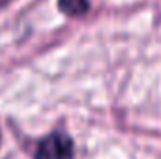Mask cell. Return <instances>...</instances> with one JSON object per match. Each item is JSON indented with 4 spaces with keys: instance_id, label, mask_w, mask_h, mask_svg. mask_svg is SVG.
I'll use <instances>...</instances> for the list:
<instances>
[{
    "instance_id": "1",
    "label": "cell",
    "mask_w": 161,
    "mask_h": 159,
    "mask_svg": "<svg viewBox=\"0 0 161 159\" xmlns=\"http://www.w3.org/2000/svg\"><path fill=\"white\" fill-rule=\"evenodd\" d=\"M34 159H73V142L64 133H51L40 142Z\"/></svg>"
},
{
    "instance_id": "2",
    "label": "cell",
    "mask_w": 161,
    "mask_h": 159,
    "mask_svg": "<svg viewBox=\"0 0 161 159\" xmlns=\"http://www.w3.org/2000/svg\"><path fill=\"white\" fill-rule=\"evenodd\" d=\"M60 9L71 17H80L88 11V0H58Z\"/></svg>"
},
{
    "instance_id": "3",
    "label": "cell",
    "mask_w": 161,
    "mask_h": 159,
    "mask_svg": "<svg viewBox=\"0 0 161 159\" xmlns=\"http://www.w3.org/2000/svg\"><path fill=\"white\" fill-rule=\"evenodd\" d=\"M8 2H9V0H0V8H2V6H6Z\"/></svg>"
}]
</instances>
